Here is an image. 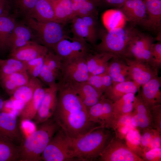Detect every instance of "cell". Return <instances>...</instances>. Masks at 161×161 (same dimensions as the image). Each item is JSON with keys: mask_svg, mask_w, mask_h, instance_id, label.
I'll use <instances>...</instances> for the list:
<instances>
[{"mask_svg": "<svg viewBox=\"0 0 161 161\" xmlns=\"http://www.w3.org/2000/svg\"><path fill=\"white\" fill-rule=\"evenodd\" d=\"M57 84V103L52 117L72 139L101 126L89 120L87 108L69 86Z\"/></svg>", "mask_w": 161, "mask_h": 161, "instance_id": "obj_1", "label": "cell"}, {"mask_svg": "<svg viewBox=\"0 0 161 161\" xmlns=\"http://www.w3.org/2000/svg\"><path fill=\"white\" fill-rule=\"evenodd\" d=\"M115 134L112 128L99 126L71 139V150L75 161H97Z\"/></svg>", "mask_w": 161, "mask_h": 161, "instance_id": "obj_2", "label": "cell"}, {"mask_svg": "<svg viewBox=\"0 0 161 161\" xmlns=\"http://www.w3.org/2000/svg\"><path fill=\"white\" fill-rule=\"evenodd\" d=\"M38 129L23 140L19 161H41V156L50 140L60 128L52 117L38 125Z\"/></svg>", "mask_w": 161, "mask_h": 161, "instance_id": "obj_3", "label": "cell"}, {"mask_svg": "<svg viewBox=\"0 0 161 161\" xmlns=\"http://www.w3.org/2000/svg\"><path fill=\"white\" fill-rule=\"evenodd\" d=\"M139 30L131 24L101 32L100 42L93 47L97 52H106L123 58L130 42Z\"/></svg>", "mask_w": 161, "mask_h": 161, "instance_id": "obj_4", "label": "cell"}, {"mask_svg": "<svg viewBox=\"0 0 161 161\" xmlns=\"http://www.w3.org/2000/svg\"><path fill=\"white\" fill-rule=\"evenodd\" d=\"M25 23L37 33L42 45L53 49L56 44L67 35L63 24L56 21L39 22L30 17H24Z\"/></svg>", "mask_w": 161, "mask_h": 161, "instance_id": "obj_5", "label": "cell"}, {"mask_svg": "<svg viewBox=\"0 0 161 161\" xmlns=\"http://www.w3.org/2000/svg\"><path fill=\"white\" fill-rule=\"evenodd\" d=\"M71 139L60 127L41 156V161H75L71 150Z\"/></svg>", "mask_w": 161, "mask_h": 161, "instance_id": "obj_6", "label": "cell"}, {"mask_svg": "<svg viewBox=\"0 0 161 161\" xmlns=\"http://www.w3.org/2000/svg\"><path fill=\"white\" fill-rule=\"evenodd\" d=\"M86 57L62 60L58 83L69 85L87 82L90 76Z\"/></svg>", "mask_w": 161, "mask_h": 161, "instance_id": "obj_7", "label": "cell"}, {"mask_svg": "<svg viewBox=\"0 0 161 161\" xmlns=\"http://www.w3.org/2000/svg\"><path fill=\"white\" fill-rule=\"evenodd\" d=\"M97 161H144L115 134Z\"/></svg>", "mask_w": 161, "mask_h": 161, "instance_id": "obj_8", "label": "cell"}, {"mask_svg": "<svg viewBox=\"0 0 161 161\" xmlns=\"http://www.w3.org/2000/svg\"><path fill=\"white\" fill-rule=\"evenodd\" d=\"M89 44L84 40L67 35L56 44L53 50L62 60L86 57L92 50Z\"/></svg>", "mask_w": 161, "mask_h": 161, "instance_id": "obj_9", "label": "cell"}, {"mask_svg": "<svg viewBox=\"0 0 161 161\" xmlns=\"http://www.w3.org/2000/svg\"><path fill=\"white\" fill-rule=\"evenodd\" d=\"M153 41L152 36L139 31L130 42L123 58L142 61L153 66L151 48Z\"/></svg>", "mask_w": 161, "mask_h": 161, "instance_id": "obj_10", "label": "cell"}, {"mask_svg": "<svg viewBox=\"0 0 161 161\" xmlns=\"http://www.w3.org/2000/svg\"><path fill=\"white\" fill-rule=\"evenodd\" d=\"M123 58L129 66V78L139 90L143 85L158 76V69L149 64L135 59Z\"/></svg>", "mask_w": 161, "mask_h": 161, "instance_id": "obj_11", "label": "cell"}, {"mask_svg": "<svg viewBox=\"0 0 161 161\" xmlns=\"http://www.w3.org/2000/svg\"><path fill=\"white\" fill-rule=\"evenodd\" d=\"M58 86L57 83L45 88V94L41 105L33 119L39 125L51 118L56 108Z\"/></svg>", "mask_w": 161, "mask_h": 161, "instance_id": "obj_12", "label": "cell"}, {"mask_svg": "<svg viewBox=\"0 0 161 161\" xmlns=\"http://www.w3.org/2000/svg\"><path fill=\"white\" fill-rule=\"evenodd\" d=\"M16 116L11 113H0V136L20 145L23 138Z\"/></svg>", "mask_w": 161, "mask_h": 161, "instance_id": "obj_13", "label": "cell"}, {"mask_svg": "<svg viewBox=\"0 0 161 161\" xmlns=\"http://www.w3.org/2000/svg\"><path fill=\"white\" fill-rule=\"evenodd\" d=\"M62 60L54 53L49 51L45 55L41 72L38 77L49 86L55 84L58 80Z\"/></svg>", "mask_w": 161, "mask_h": 161, "instance_id": "obj_14", "label": "cell"}, {"mask_svg": "<svg viewBox=\"0 0 161 161\" xmlns=\"http://www.w3.org/2000/svg\"><path fill=\"white\" fill-rule=\"evenodd\" d=\"M133 111L131 122L133 126L141 131L147 128L155 129L150 109L144 103L140 91L135 96Z\"/></svg>", "mask_w": 161, "mask_h": 161, "instance_id": "obj_15", "label": "cell"}, {"mask_svg": "<svg viewBox=\"0 0 161 161\" xmlns=\"http://www.w3.org/2000/svg\"><path fill=\"white\" fill-rule=\"evenodd\" d=\"M119 9L130 24L144 27L147 18L144 0H126Z\"/></svg>", "mask_w": 161, "mask_h": 161, "instance_id": "obj_16", "label": "cell"}, {"mask_svg": "<svg viewBox=\"0 0 161 161\" xmlns=\"http://www.w3.org/2000/svg\"><path fill=\"white\" fill-rule=\"evenodd\" d=\"M49 49L45 46L31 41L27 44L10 52V58L27 62L41 56H45Z\"/></svg>", "mask_w": 161, "mask_h": 161, "instance_id": "obj_17", "label": "cell"}, {"mask_svg": "<svg viewBox=\"0 0 161 161\" xmlns=\"http://www.w3.org/2000/svg\"><path fill=\"white\" fill-rule=\"evenodd\" d=\"M161 77L158 76L152 79L142 86L140 93L145 104L150 109L161 104Z\"/></svg>", "mask_w": 161, "mask_h": 161, "instance_id": "obj_18", "label": "cell"}, {"mask_svg": "<svg viewBox=\"0 0 161 161\" xmlns=\"http://www.w3.org/2000/svg\"><path fill=\"white\" fill-rule=\"evenodd\" d=\"M65 85L71 88L87 109L99 101L103 95V94L97 90L87 81Z\"/></svg>", "mask_w": 161, "mask_h": 161, "instance_id": "obj_19", "label": "cell"}, {"mask_svg": "<svg viewBox=\"0 0 161 161\" xmlns=\"http://www.w3.org/2000/svg\"><path fill=\"white\" fill-rule=\"evenodd\" d=\"M113 103L103 95L96 104L94 113L96 120L102 126L114 129Z\"/></svg>", "mask_w": 161, "mask_h": 161, "instance_id": "obj_20", "label": "cell"}, {"mask_svg": "<svg viewBox=\"0 0 161 161\" xmlns=\"http://www.w3.org/2000/svg\"><path fill=\"white\" fill-rule=\"evenodd\" d=\"M114 56L106 52H97L92 50L85 57L90 75L106 72L109 61Z\"/></svg>", "mask_w": 161, "mask_h": 161, "instance_id": "obj_21", "label": "cell"}, {"mask_svg": "<svg viewBox=\"0 0 161 161\" xmlns=\"http://www.w3.org/2000/svg\"><path fill=\"white\" fill-rule=\"evenodd\" d=\"M147 18L144 27L160 34L161 29V0H144Z\"/></svg>", "mask_w": 161, "mask_h": 161, "instance_id": "obj_22", "label": "cell"}, {"mask_svg": "<svg viewBox=\"0 0 161 161\" xmlns=\"http://www.w3.org/2000/svg\"><path fill=\"white\" fill-rule=\"evenodd\" d=\"M45 94L42 83L35 89L31 99L21 110L19 114L20 121H30L34 119L41 105Z\"/></svg>", "mask_w": 161, "mask_h": 161, "instance_id": "obj_23", "label": "cell"}, {"mask_svg": "<svg viewBox=\"0 0 161 161\" xmlns=\"http://www.w3.org/2000/svg\"><path fill=\"white\" fill-rule=\"evenodd\" d=\"M31 29L22 24L16 23L9 37L7 47L10 52L29 43L32 37Z\"/></svg>", "mask_w": 161, "mask_h": 161, "instance_id": "obj_24", "label": "cell"}, {"mask_svg": "<svg viewBox=\"0 0 161 161\" xmlns=\"http://www.w3.org/2000/svg\"><path fill=\"white\" fill-rule=\"evenodd\" d=\"M71 20L73 37L84 40L94 47L97 39V32L88 27L81 17L76 16Z\"/></svg>", "mask_w": 161, "mask_h": 161, "instance_id": "obj_25", "label": "cell"}, {"mask_svg": "<svg viewBox=\"0 0 161 161\" xmlns=\"http://www.w3.org/2000/svg\"><path fill=\"white\" fill-rule=\"evenodd\" d=\"M106 72L112 83L131 80L129 76V66L123 58L113 57L109 62Z\"/></svg>", "mask_w": 161, "mask_h": 161, "instance_id": "obj_26", "label": "cell"}, {"mask_svg": "<svg viewBox=\"0 0 161 161\" xmlns=\"http://www.w3.org/2000/svg\"><path fill=\"white\" fill-rule=\"evenodd\" d=\"M140 91L133 82L128 80L112 83L103 95L105 97L114 102L127 94L131 93L135 94Z\"/></svg>", "mask_w": 161, "mask_h": 161, "instance_id": "obj_27", "label": "cell"}, {"mask_svg": "<svg viewBox=\"0 0 161 161\" xmlns=\"http://www.w3.org/2000/svg\"><path fill=\"white\" fill-rule=\"evenodd\" d=\"M135 94L129 93L113 103V110L115 128L120 120L131 114L133 109Z\"/></svg>", "mask_w": 161, "mask_h": 161, "instance_id": "obj_28", "label": "cell"}, {"mask_svg": "<svg viewBox=\"0 0 161 161\" xmlns=\"http://www.w3.org/2000/svg\"><path fill=\"white\" fill-rule=\"evenodd\" d=\"M28 17L40 22H58L56 19L53 7L51 3L47 0H39L30 16Z\"/></svg>", "mask_w": 161, "mask_h": 161, "instance_id": "obj_29", "label": "cell"}, {"mask_svg": "<svg viewBox=\"0 0 161 161\" xmlns=\"http://www.w3.org/2000/svg\"><path fill=\"white\" fill-rule=\"evenodd\" d=\"M41 83L38 78H30L27 83L16 89L11 96L12 100L24 105L31 99L35 89Z\"/></svg>", "mask_w": 161, "mask_h": 161, "instance_id": "obj_30", "label": "cell"}, {"mask_svg": "<svg viewBox=\"0 0 161 161\" xmlns=\"http://www.w3.org/2000/svg\"><path fill=\"white\" fill-rule=\"evenodd\" d=\"M50 2L53 7L58 22L64 24L75 17L72 0H56Z\"/></svg>", "mask_w": 161, "mask_h": 161, "instance_id": "obj_31", "label": "cell"}, {"mask_svg": "<svg viewBox=\"0 0 161 161\" xmlns=\"http://www.w3.org/2000/svg\"><path fill=\"white\" fill-rule=\"evenodd\" d=\"M103 24L107 30L121 28L126 24V17L119 9L106 11L102 16Z\"/></svg>", "mask_w": 161, "mask_h": 161, "instance_id": "obj_32", "label": "cell"}, {"mask_svg": "<svg viewBox=\"0 0 161 161\" xmlns=\"http://www.w3.org/2000/svg\"><path fill=\"white\" fill-rule=\"evenodd\" d=\"M20 145L0 136V161H19Z\"/></svg>", "mask_w": 161, "mask_h": 161, "instance_id": "obj_33", "label": "cell"}, {"mask_svg": "<svg viewBox=\"0 0 161 161\" xmlns=\"http://www.w3.org/2000/svg\"><path fill=\"white\" fill-rule=\"evenodd\" d=\"M16 23L14 18L8 14L0 16V48L7 47L8 41Z\"/></svg>", "mask_w": 161, "mask_h": 161, "instance_id": "obj_34", "label": "cell"}, {"mask_svg": "<svg viewBox=\"0 0 161 161\" xmlns=\"http://www.w3.org/2000/svg\"><path fill=\"white\" fill-rule=\"evenodd\" d=\"M26 70V62L13 58L1 59L0 62V77Z\"/></svg>", "mask_w": 161, "mask_h": 161, "instance_id": "obj_35", "label": "cell"}, {"mask_svg": "<svg viewBox=\"0 0 161 161\" xmlns=\"http://www.w3.org/2000/svg\"><path fill=\"white\" fill-rule=\"evenodd\" d=\"M87 82L97 90L103 94L112 83L111 77L106 72L90 75Z\"/></svg>", "mask_w": 161, "mask_h": 161, "instance_id": "obj_36", "label": "cell"}, {"mask_svg": "<svg viewBox=\"0 0 161 161\" xmlns=\"http://www.w3.org/2000/svg\"><path fill=\"white\" fill-rule=\"evenodd\" d=\"M102 4L101 0H82L77 16L97 15L98 8Z\"/></svg>", "mask_w": 161, "mask_h": 161, "instance_id": "obj_37", "label": "cell"}, {"mask_svg": "<svg viewBox=\"0 0 161 161\" xmlns=\"http://www.w3.org/2000/svg\"><path fill=\"white\" fill-rule=\"evenodd\" d=\"M45 56H41L26 62L27 72L30 78H38L43 65Z\"/></svg>", "mask_w": 161, "mask_h": 161, "instance_id": "obj_38", "label": "cell"}, {"mask_svg": "<svg viewBox=\"0 0 161 161\" xmlns=\"http://www.w3.org/2000/svg\"><path fill=\"white\" fill-rule=\"evenodd\" d=\"M39 0H13L15 7L24 16L29 17Z\"/></svg>", "mask_w": 161, "mask_h": 161, "instance_id": "obj_39", "label": "cell"}, {"mask_svg": "<svg viewBox=\"0 0 161 161\" xmlns=\"http://www.w3.org/2000/svg\"><path fill=\"white\" fill-rule=\"evenodd\" d=\"M156 129L152 128H147L142 130V134L140 143L144 148L143 151L148 150L152 142Z\"/></svg>", "mask_w": 161, "mask_h": 161, "instance_id": "obj_40", "label": "cell"}, {"mask_svg": "<svg viewBox=\"0 0 161 161\" xmlns=\"http://www.w3.org/2000/svg\"><path fill=\"white\" fill-rule=\"evenodd\" d=\"M151 53L153 66L158 69L161 67V42L153 43L151 46Z\"/></svg>", "mask_w": 161, "mask_h": 161, "instance_id": "obj_41", "label": "cell"}, {"mask_svg": "<svg viewBox=\"0 0 161 161\" xmlns=\"http://www.w3.org/2000/svg\"><path fill=\"white\" fill-rule=\"evenodd\" d=\"M150 109L154 128L161 133V104L154 106Z\"/></svg>", "mask_w": 161, "mask_h": 161, "instance_id": "obj_42", "label": "cell"}, {"mask_svg": "<svg viewBox=\"0 0 161 161\" xmlns=\"http://www.w3.org/2000/svg\"><path fill=\"white\" fill-rule=\"evenodd\" d=\"M141 155L140 157L144 161H161V148L144 151Z\"/></svg>", "mask_w": 161, "mask_h": 161, "instance_id": "obj_43", "label": "cell"}, {"mask_svg": "<svg viewBox=\"0 0 161 161\" xmlns=\"http://www.w3.org/2000/svg\"><path fill=\"white\" fill-rule=\"evenodd\" d=\"M126 0H101L102 4L107 6L120 9Z\"/></svg>", "mask_w": 161, "mask_h": 161, "instance_id": "obj_44", "label": "cell"}, {"mask_svg": "<svg viewBox=\"0 0 161 161\" xmlns=\"http://www.w3.org/2000/svg\"><path fill=\"white\" fill-rule=\"evenodd\" d=\"M160 148H161V133L156 129L149 150Z\"/></svg>", "mask_w": 161, "mask_h": 161, "instance_id": "obj_45", "label": "cell"}, {"mask_svg": "<svg viewBox=\"0 0 161 161\" xmlns=\"http://www.w3.org/2000/svg\"><path fill=\"white\" fill-rule=\"evenodd\" d=\"M8 2L7 0H0V16L7 14V8Z\"/></svg>", "mask_w": 161, "mask_h": 161, "instance_id": "obj_46", "label": "cell"}, {"mask_svg": "<svg viewBox=\"0 0 161 161\" xmlns=\"http://www.w3.org/2000/svg\"><path fill=\"white\" fill-rule=\"evenodd\" d=\"M4 104V100L2 97L0 96V113L3 108Z\"/></svg>", "mask_w": 161, "mask_h": 161, "instance_id": "obj_47", "label": "cell"}, {"mask_svg": "<svg viewBox=\"0 0 161 161\" xmlns=\"http://www.w3.org/2000/svg\"><path fill=\"white\" fill-rule=\"evenodd\" d=\"M47 0L51 2V1H54L56 0Z\"/></svg>", "mask_w": 161, "mask_h": 161, "instance_id": "obj_48", "label": "cell"}, {"mask_svg": "<svg viewBox=\"0 0 161 161\" xmlns=\"http://www.w3.org/2000/svg\"><path fill=\"white\" fill-rule=\"evenodd\" d=\"M1 59L0 58V62L1 61Z\"/></svg>", "mask_w": 161, "mask_h": 161, "instance_id": "obj_49", "label": "cell"}]
</instances>
